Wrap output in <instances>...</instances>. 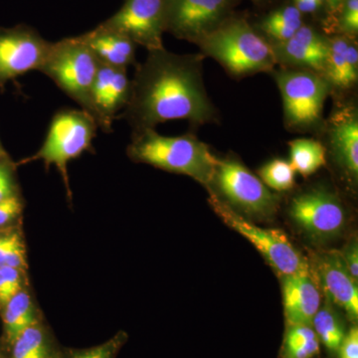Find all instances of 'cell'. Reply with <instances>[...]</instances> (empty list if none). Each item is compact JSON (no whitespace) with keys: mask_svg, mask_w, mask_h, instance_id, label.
Masks as SVG:
<instances>
[{"mask_svg":"<svg viewBox=\"0 0 358 358\" xmlns=\"http://www.w3.org/2000/svg\"><path fill=\"white\" fill-rule=\"evenodd\" d=\"M341 26L348 34L358 31V0H345L341 6Z\"/></svg>","mask_w":358,"mask_h":358,"instance_id":"obj_31","label":"cell"},{"mask_svg":"<svg viewBox=\"0 0 358 358\" xmlns=\"http://www.w3.org/2000/svg\"><path fill=\"white\" fill-rule=\"evenodd\" d=\"M78 37L93 51L103 64L124 69L136 64V45L120 33L98 25Z\"/></svg>","mask_w":358,"mask_h":358,"instance_id":"obj_18","label":"cell"},{"mask_svg":"<svg viewBox=\"0 0 358 358\" xmlns=\"http://www.w3.org/2000/svg\"><path fill=\"white\" fill-rule=\"evenodd\" d=\"M259 178L270 189L278 192H288L294 187L296 171L289 162L275 159L259 169Z\"/></svg>","mask_w":358,"mask_h":358,"instance_id":"obj_26","label":"cell"},{"mask_svg":"<svg viewBox=\"0 0 358 358\" xmlns=\"http://www.w3.org/2000/svg\"><path fill=\"white\" fill-rule=\"evenodd\" d=\"M281 93L285 122L289 128L307 131L322 122L331 85L319 73L285 68L274 75Z\"/></svg>","mask_w":358,"mask_h":358,"instance_id":"obj_6","label":"cell"},{"mask_svg":"<svg viewBox=\"0 0 358 358\" xmlns=\"http://www.w3.org/2000/svg\"><path fill=\"white\" fill-rule=\"evenodd\" d=\"M294 7L300 11L301 13H315L320 8V4L315 0H294Z\"/></svg>","mask_w":358,"mask_h":358,"instance_id":"obj_35","label":"cell"},{"mask_svg":"<svg viewBox=\"0 0 358 358\" xmlns=\"http://www.w3.org/2000/svg\"><path fill=\"white\" fill-rule=\"evenodd\" d=\"M255 1L261 2V1H265V0H255Z\"/></svg>","mask_w":358,"mask_h":358,"instance_id":"obj_40","label":"cell"},{"mask_svg":"<svg viewBox=\"0 0 358 358\" xmlns=\"http://www.w3.org/2000/svg\"><path fill=\"white\" fill-rule=\"evenodd\" d=\"M320 339L312 326H288L282 345V358H315Z\"/></svg>","mask_w":358,"mask_h":358,"instance_id":"obj_24","label":"cell"},{"mask_svg":"<svg viewBox=\"0 0 358 358\" xmlns=\"http://www.w3.org/2000/svg\"><path fill=\"white\" fill-rule=\"evenodd\" d=\"M128 37L148 51L164 48L166 0H124L121 8L99 24Z\"/></svg>","mask_w":358,"mask_h":358,"instance_id":"obj_10","label":"cell"},{"mask_svg":"<svg viewBox=\"0 0 358 358\" xmlns=\"http://www.w3.org/2000/svg\"><path fill=\"white\" fill-rule=\"evenodd\" d=\"M231 0H166V32L199 44L227 20Z\"/></svg>","mask_w":358,"mask_h":358,"instance_id":"obj_12","label":"cell"},{"mask_svg":"<svg viewBox=\"0 0 358 358\" xmlns=\"http://www.w3.org/2000/svg\"><path fill=\"white\" fill-rule=\"evenodd\" d=\"M343 1L345 0H326L327 7H329V10L331 11H336L343 6Z\"/></svg>","mask_w":358,"mask_h":358,"instance_id":"obj_36","label":"cell"},{"mask_svg":"<svg viewBox=\"0 0 358 358\" xmlns=\"http://www.w3.org/2000/svg\"><path fill=\"white\" fill-rule=\"evenodd\" d=\"M338 355L339 358H358L357 327H352L348 329L339 346Z\"/></svg>","mask_w":358,"mask_h":358,"instance_id":"obj_33","label":"cell"},{"mask_svg":"<svg viewBox=\"0 0 358 358\" xmlns=\"http://www.w3.org/2000/svg\"><path fill=\"white\" fill-rule=\"evenodd\" d=\"M131 79L124 68L100 63L91 95V117L103 133H112L117 113L126 108Z\"/></svg>","mask_w":358,"mask_h":358,"instance_id":"obj_14","label":"cell"},{"mask_svg":"<svg viewBox=\"0 0 358 358\" xmlns=\"http://www.w3.org/2000/svg\"><path fill=\"white\" fill-rule=\"evenodd\" d=\"M341 252V257L345 261L346 267L350 271L353 279L358 282V245L357 240L353 239L345 248Z\"/></svg>","mask_w":358,"mask_h":358,"instance_id":"obj_34","label":"cell"},{"mask_svg":"<svg viewBox=\"0 0 358 358\" xmlns=\"http://www.w3.org/2000/svg\"><path fill=\"white\" fill-rule=\"evenodd\" d=\"M211 185L217 188L231 208L252 217H270L277 211V195L239 160L219 159Z\"/></svg>","mask_w":358,"mask_h":358,"instance_id":"obj_8","label":"cell"},{"mask_svg":"<svg viewBox=\"0 0 358 358\" xmlns=\"http://www.w3.org/2000/svg\"><path fill=\"white\" fill-rule=\"evenodd\" d=\"M20 291H22L21 271L8 266L0 268V310Z\"/></svg>","mask_w":358,"mask_h":358,"instance_id":"obj_29","label":"cell"},{"mask_svg":"<svg viewBox=\"0 0 358 358\" xmlns=\"http://www.w3.org/2000/svg\"><path fill=\"white\" fill-rule=\"evenodd\" d=\"M282 294L288 326H312L322 303V292L310 270L282 275Z\"/></svg>","mask_w":358,"mask_h":358,"instance_id":"obj_16","label":"cell"},{"mask_svg":"<svg viewBox=\"0 0 358 358\" xmlns=\"http://www.w3.org/2000/svg\"><path fill=\"white\" fill-rule=\"evenodd\" d=\"M289 164L294 171L308 178L326 164V148L313 138L289 141Z\"/></svg>","mask_w":358,"mask_h":358,"instance_id":"obj_23","label":"cell"},{"mask_svg":"<svg viewBox=\"0 0 358 358\" xmlns=\"http://www.w3.org/2000/svg\"><path fill=\"white\" fill-rule=\"evenodd\" d=\"M301 13L294 6L278 9L268 14L260 27L277 43L287 41L303 26Z\"/></svg>","mask_w":358,"mask_h":358,"instance_id":"obj_25","label":"cell"},{"mask_svg":"<svg viewBox=\"0 0 358 358\" xmlns=\"http://www.w3.org/2000/svg\"><path fill=\"white\" fill-rule=\"evenodd\" d=\"M308 267L324 298L345 310L352 322L357 320V282L350 275L341 252L329 250L315 254Z\"/></svg>","mask_w":358,"mask_h":358,"instance_id":"obj_13","label":"cell"},{"mask_svg":"<svg viewBox=\"0 0 358 358\" xmlns=\"http://www.w3.org/2000/svg\"><path fill=\"white\" fill-rule=\"evenodd\" d=\"M289 216L315 244L338 239L348 223L343 202L336 193L324 188H313L294 197Z\"/></svg>","mask_w":358,"mask_h":358,"instance_id":"obj_9","label":"cell"},{"mask_svg":"<svg viewBox=\"0 0 358 358\" xmlns=\"http://www.w3.org/2000/svg\"><path fill=\"white\" fill-rule=\"evenodd\" d=\"M22 202L18 195L0 200V227L11 222L22 210Z\"/></svg>","mask_w":358,"mask_h":358,"instance_id":"obj_32","label":"cell"},{"mask_svg":"<svg viewBox=\"0 0 358 358\" xmlns=\"http://www.w3.org/2000/svg\"><path fill=\"white\" fill-rule=\"evenodd\" d=\"M6 157H7L6 150H4L1 145V141H0V160L4 159Z\"/></svg>","mask_w":358,"mask_h":358,"instance_id":"obj_38","label":"cell"},{"mask_svg":"<svg viewBox=\"0 0 358 358\" xmlns=\"http://www.w3.org/2000/svg\"><path fill=\"white\" fill-rule=\"evenodd\" d=\"M202 55L217 61L235 77L273 71V46L244 20H227L199 43Z\"/></svg>","mask_w":358,"mask_h":358,"instance_id":"obj_3","label":"cell"},{"mask_svg":"<svg viewBox=\"0 0 358 358\" xmlns=\"http://www.w3.org/2000/svg\"><path fill=\"white\" fill-rule=\"evenodd\" d=\"M98 129L95 120L84 110H59L52 117L46 138L38 152L22 162L42 160L46 167L55 166L70 196L68 164L92 150Z\"/></svg>","mask_w":358,"mask_h":358,"instance_id":"obj_5","label":"cell"},{"mask_svg":"<svg viewBox=\"0 0 358 358\" xmlns=\"http://www.w3.org/2000/svg\"><path fill=\"white\" fill-rule=\"evenodd\" d=\"M51 44L29 25L0 27V89H3L7 82L31 71H39Z\"/></svg>","mask_w":358,"mask_h":358,"instance_id":"obj_11","label":"cell"},{"mask_svg":"<svg viewBox=\"0 0 358 358\" xmlns=\"http://www.w3.org/2000/svg\"><path fill=\"white\" fill-rule=\"evenodd\" d=\"M1 313L3 331L0 338L8 348L23 331L41 322L30 294L23 289L7 303Z\"/></svg>","mask_w":358,"mask_h":358,"instance_id":"obj_20","label":"cell"},{"mask_svg":"<svg viewBox=\"0 0 358 358\" xmlns=\"http://www.w3.org/2000/svg\"><path fill=\"white\" fill-rule=\"evenodd\" d=\"M312 327L320 339V343L326 346L331 355H338L339 346L345 338L348 329L338 308L324 296L319 310L313 317Z\"/></svg>","mask_w":358,"mask_h":358,"instance_id":"obj_22","label":"cell"},{"mask_svg":"<svg viewBox=\"0 0 358 358\" xmlns=\"http://www.w3.org/2000/svg\"><path fill=\"white\" fill-rule=\"evenodd\" d=\"M277 63L296 69H307L324 75L329 40L310 26L303 25L287 41L273 46Z\"/></svg>","mask_w":358,"mask_h":358,"instance_id":"obj_15","label":"cell"},{"mask_svg":"<svg viewBox=\"0 0 358 358\" xmlns=\"http://www.w3.org/2000/svg\"><path fill=\"white\" fill-rule=\"evenodd\" d=\"M128 338V334L121 331L109 341L93 348L83 350L62 348L60 358H115Z\"/></svg>","mask_w":358,"mask_h":358,"instance_id":"obj_27","label":"cell"},{"mask_svg":"<svg viewBox=\"0 0 358 358\" xmlns=\"http://www.w3.org/2000/svg\"><path fill=\"white\" fill-rule=\"evenodd\" d=\"M100 61L78 36L52 42L39 72L91 115V95Z\"/></svg>","mask_w":358,"mask_h":358,"instance_id":"obj_4","label":"cell"},{"mask_svg":"<svg viewBox=\"0 0 358 358\" xmlns=\"http://www.w3.org/2000/svg\"><path fill=\"white\" fill-rule=\"evenodd\" d=\"M127 152L134 162L190 176L208 188L219 162L209 145L196 136H164L155 129L133 133Z\"/></svg>","mask_w":358,"mask_h":358,"instance_id":"obj_2","label":"cell"},{"mask_svg":"<svg viewBox=\"0 0 358 358\" xmlns=\"http://www.w3.org/2000/svg\"><path fill=\"white\" fill-rule=\"evenodd\" d=\"M3 266L20 271L27 267L25 247L17 233L0 236V268Z\"/></svg>","mask_w":358,"mask_h":358,"instance_id":"obj_28","label":"cell"},{"mask_svg":"<svg viewBox=\"0 0 358 358\" xmlns=\"http://www.w3.org/2000/svg\"><path fill=\"white\" fill-rule=\"evenodd\" d=\"M202 54L171 53L166 48L148 51L136 66L122 119L133 133L171 121L195 126L213 122L215 108L205 89Z\"/></svg>","mask_w":358,"mask_h":358,"instance_id":"obj_1","label":"cell"},{"mask_svg":"<svg viewBox=\"0 0 358 358\" xmlns=\"http://www.w3.org/2000/svg\"><path fill=\"white\" fill-rule=\"evenodd\" d=\"M0 358H9L8 346L4 343L1 338H0Z\"/></svg>","mask_w":358,"mask_h":358,"instance_id":"obj_37","label":"cell"},{"mask_svg":"<svg viewBox=\"0 0 358 358\" xmlns=\"http://www.w3.org/2000/svg\"><path fill=\"white\" fill-rule=\"evenodd\" d=\"M315 1L319 2V3L320 4V6H322V4H324V2H326V0H315Z\"/></svg>","mask_w":358,"mask_h":358,"instance_id":"obj_39","label":"cell"},{"mask_svg":"<svg viewBox=\"0 0 358 358\" xmlns=\"http://www.w3.org/2000/svg\"><path fill=\"white\" fill-rule=\"evenodd\" d=\"M329 143L339 166L357 179L358 176V117L355 109L339 110L329 124Z\"/></svg>","mask_w":358,"mask_h":358,"instance_id":"obj_17","label":"cell"},{"mask_svg":"<svg viewBox=\"0 0 358 358\" xmlns=\"http://www.w3.org/2000/svg\"><path fill=\"white\" fill-rule=\"evenodd\" d=\"M17 195L13 166L8 157L0 160V200Z\"/></svg>","mask_w":358,"mask_h":358,"instance_id":"obj_30","label":"cell"},{"mask_svg":"<svg viewBox=\"0 0 358 358\" xmlns=\"http://www.w3.org/2000/svg\"><path fill=\"white\" fill-rule=\"evenodd\" d=\"M62 348L42 322L30 327L9 346V358H60Z\"/></svg>","mask_w":358,"mask_h":358,"instance_id":"obj_21","label":"cell"},{"mask_svg":"<svg viewBox=\"0 0 358 358\" xmlns=\"http://www.w3.org/2000/svg\"><path fill=\"white\" fill-rule=\"evenodd\" d=\"M331 86L348 89L357 83L358 50L357 45L343 37L329 40V54L322 75Z\"/></svg>","mask_w":358,"mask_h":358,"instance_id":"obj_19","label":"cell"},{"mask_svg":"<svg viewBox=\"0 0 358 358\" xmlns=\"http://www.w3.org/2000/svg\"><path fill=\"white\" fill-rule=\"evenodd\" d=\"M209 202L223 222L251 242L280 277L310 270L307 259L281 230L267 229L250 222L212 190Z\"/></svg>","mask_w":358,"mask_h":358,"instance_id":"obj_7","label":"cell"}]
</instances>
